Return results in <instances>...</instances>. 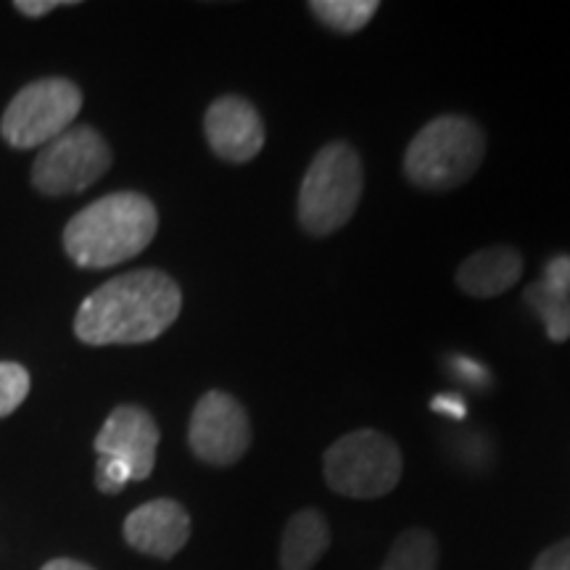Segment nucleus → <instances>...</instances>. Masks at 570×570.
<instances>
[{
  "instance_id": "obj_6",
  "label": "nucleus",
  "mask_w": 570,
  "mask_h": 570,
  "mask_svg": "<svg viewBox=\"0 0 570 570\" xmlns=\"http://www.w3.org/2000/svg\"><path fill=\"white\" fill-rule=\"evenodd\" d=\"M82 109V90L63 77H46L21 88L0 119V135L11 148H42L69 130Z\"/></svg>"
},
{
  "instance_id": "obj_4",
  "label": "nucleus",
  "mask_w": 570,
  "mask_h": 570,
  "mask_svg": "<svg viewBox=\"0 0 570 570\" xmlns=\"http://www.w3.org/2000/svg\"><path fill=\"white\" fill-rule=\"evenodd\" d=\"M365 175L362 159L348 142H327L309 169L298 190V223L315 238L341 230L360 206Z\"/></svg>"
},
{
  "instance_id": "obj_12",
  "label": "nucleus",
  "mask_w": 570,
  "mask_h": 570,
  "mask_svg": "<svg viewBox=\"0 0 570 570\" xmlns=\"http://www.w3.org/2000/svg\"><path fill=\"white\" fill-rule=\"evenodd\" d=\"M523 275V256L510 246H489L468 256L458 269V285L468 296L491 298L510 291Z\"/></svg>"
},
{
  "instance_id": "obj_20",
  "label": "nucleus",
  "mask_w": 570,
  "mask_h": 570,
  "mask_svg": "<svg viewBox=\"0 0 570 570\" xmlns=\"http://www.w3.org/2000/svg\"><path fill=\"white\" fill-rule=\"evenodd\" d=\"M531 570H570V537L541 552Z\"/></svg>"
},
{
  "instance_id": "obj_2",
  "label": "nucleus",
  "mask_w": 570,
  "mask_h": 570,
  "mask_svg": "<svg viewBox=\"0 0 570 570\" xmlns=\"http://www.w3.org/2000/svg\"><path fill=\"white\" fill-rule=\"evenodd\" d=\"M159 230L151 198L132 190L98 198L63 227V248L77 267L106 269L146 252Z\"/></svg>"
},
{
  "instance_id": "obj_17",
  "label": "nucleus",
  "mask_w": 570,
  "mask_h": 570,
  "mask_svg": "<svg viewBox=\"0 0 570 570\" xmlns=\"http://www.w3.org/2000/svg\"><path fill=\"white\" fill-rule=\"evenodd\" d=\"M30 394V373L17 362H0V417L17 412Z\"/></svg>"
},
{
  "instance_id": "obj_9",
  "label": "nucleus",
  "mask_w": 570,
  "mask_h": 570,
  "mask_svg": "<svg viewBox=\"0 0 570 570\" xmlns=\"http://www.w3.org/2000/svg\"><path fill=\"white\" fill-rule=\"evenodd\" d=\"M156 446H159V425L135 404L114 410L96 436V452L122 460L130 468L132 481H146L154 473Z\"/></svg>"
},
{
  "instance_id": "obj_8",
  "label": "nucleus",
  "mask_w": 570,
  "mask_h": 570,
  "mask_svg": "<svg viewBox=\"0 0 570 570\" xmlns=\"http://www.w3.org/2000/svg\"><path fill=\"white\" fill-rule=\"evenodd\" d=\"M188 444L202 462L235 465L252 446V423L244 404L225 391L204 394L190 417Z\"/></svg>"
},
{
  "instance_id": "obj_7",
  "label": "nucleus",
  "mask_w": 570,
  "mask_h": 570,
  "mask_svg": "<svg viewBox=\"0 0 570 570\" xmlns=\"http://www.w3.org/2000/svg\"><path fill=\"white\" fill-rule=\"evenodd\" d=\"M111 167V148L92 127H69L42 146L32 167V185L46 196H75L101 180Z\"/></svg>"
},
{
  "instance_id": "obj_14",
  "label": "nucleus",
  "mask_w": 570,
  "mask_h": 570,
  "mask_svg": "<svg viewBox=\"0 0 570 570\" xmlns=\"http://www.w3.org/2000/svg\"><path fill=\"white\" fill-rule=\"evenodd\" d=\"M439 544L436 537L425 529H410L394 541L381 570H436Z\"/></svg>"
},
{
  "instance_id": "obj_19",
  "label": "nucleus",
  "mask_w": 570,
  "mask_h": 570,
  "mask_svg": "<svg viewBox=\"0 0 570 570\" xmlns=\"http://www.w3.org/2000/svg\"><path fill=\"white\" fill-rule=\"evenodd\" d=\"M449 370H452L454 375L460 377V381H465L468 386H475V389H487L491 383V375L489 370L479 365L475 360H470V356H462V354H454L449 356Z\"/></svg>"
},
{
  "instance_id": "obj_1",
  "label": "nucleus",
  "mask_w": 570,
  "mask_h": 570,
  "mask_svg": "<svg viewBox=\"0 0 570 570\" xmlns=\"http://www.w3.org/2000/svg\"><path fill=\"white\" fill-rule=\"evenodd\" d=\"M180 285L161 269H135L92 291L77 309L75 333L88 346L148 344L180 317Z\"/></svg>"
},
{
  "instance_id": "obj_24",
  "label": "nucleus",
  "mask_w": 570,
  "mask_h": 570,
  "mask_svg": "<svg viewBox=\"0 0 570 570\" xmlns=\"http://www.w3.org/2000/svg\"><path fill=\"white\" fill-rule=\"evenodd\" d=\"M42 570H96V568L85 566V562H80V560L56 558V560H51V562H46V566H42Z\"/></svg>"
},
{
  "instance_id": "obj_16",
  "label": "nucleus",
  "mask_w": 570,
  "mask_h": 570,
  "mask_svg": "<svg viewBox=\"0 0 570 570\" xmlns=\"http://www.w3.org/2000/svg\"><path fill=\"white\" fill-rule=\"evenodd\" d=\"M381 3L377 0H312L309 11L333 32L354 35L365 30Z\"/></svg>"
},
{
  "instance_id": "obj_3",
  "label": "nucleus",
  "mask_w": 570,
  "mask_h": 570,
  "mask_svg": "<svg viewBox=\"0 0 570 570\" xmlns=\"http://www.w3.org/2000/svg\"><path fill=\"white\" fill-rule=\"evenodd\" d=\"M487 156V135L473 119L444 114L412 138L404 154V175L423 190H452L479 173Z\"/></svg>"
},
{
  "instance_id": "obj_23",
  "label": "nucleus",
  "mask_w": 570,
  "mask_h": 570,
  "mask_svg": "<svg viewBox=\"0 0 570 570\" xmlns=\"http://www.w3.org/2000/svg\"><path fill=\"white\" fill-rule=\"evenodd\" d=\"M431 407H433V412H439V415L452 417V420H465V412H468L465 399L458 394H441L433 399Z\"/></svg>"
},
{
  "instance_id": "obj_22",
  "label": "nucleus",
  "mask_w": 570,
  "mask_h": 570,
  "mask_svg": "<svg viewBox=\"0 0 570 570\" xmlns=\"http://www.w3.org/2000/svg\"><path fill=\"white\" fill-rule=\"evenodd\" d=\"M61 6H75V3H63V0H17L13 9H17L21 17L40 19V17H48V13L56 9H61Z\"/></svg>"
},
{
  "instance_id": "obj_5",
  "label": "nucleus",
  "mask_w": 570,
  "mask_h": 570,
  "mask_svg": "<svg viewBox=\"0 0 570 570\" xmlns=\"http://www.w3.org/2000/svg\"><path fill=\"white\" fill-rule=\"evenodd\" d=\"M402 470L396 441L373 428L346 433L325 452L327 487L352 499L386 497L402 481Z\"/></svg>"
},
{
  "instance_id": "obj_10",
  "label": "nucleus",
  "mask_w": 570,
  "mask_h": 570,
  "mask_svg": "<svg viewBox=\"0 0 570 570\" xmlns=\"http://www.w3.org/2000/svg\"><path fill=\"white\" fill-rule=\"evenodd\" d=\"M204 132L219 159L246 164L265 148V122L252 101L240 96L217 98L204 117Z\"/></svg>"
},
{
  "instance_id": "obj_11",
  "label": "nucleus",
  "mask_w": 570,
  "mask_h": 570,
  "mask_svg": "<svg viewBox=\"0 0 570 570\" xmlns=\"http://www.w3.org/2000/svg\"><path fill=\"white\" fill-rule=\"evenodd\" d=\"M125 539L132 550L169 560L188 544L190 515L175 499H154L140 504L125 520Z\"/></svg>"
},
{
  "instance_id": "obj_13",
  "label": "nucleus",
  "mask_w": 570,
  "mask_h": 570,
  "mask_svg": "<svg viewBox=\"0 0 570 570\" xmlns=\"http://www.w3.org/2000/svg\"><path fill=\"white\" fill-rule=\"evenodd\" d=\"M327 547H331V529L323 512H296L281 539V570H312Z\"/></svg>"
},
{
  "instance_id": "obj_15",
  "label": "nucleus",
  "mask_w": 570,
  "mask_h": 570,
  "mask_svg": "<svg viewBox=\"0 0 570 570\" xmlns=\"http://www.w3.org/2000/svg\"><path fill=\"white\" fill-rule=\"evenodd\" d=\"M525 304L541 317L547 327V336L552 341H568L570 338V296L562 291L552 288L544 281L531 283L525 288Z\"/></svg>"
},
{
  "instance_id": "obj_18",
  "label": "nucleus",
  "mask_w": 570,
  "mask_h": 570,
  "mask_svg": "<svg viewBox=\"0 0 570 570\" xmlns=\"http://www.w3.org/2000/svg\"><path fill=\"white\" fill-rule=\"evenodd\" d=\"M130 481H132V473L122 460L98 454V465H96L98 491H104V494H119V491H122Z\"/></svg>"
},
{
  "instance_id": "obj_21",
  "label": "nucleus",
  "mask_w": 570,
  "mask_h": 570,
  "mask_svg": "<svg viewBox=\"0 0 570 570\" xmlns=\"http://www.w3.org/2000/svg\"><path fill=\"white\" fill-rule=\"evenodd\" d=\"M541 281L570 296V256L560 254V256H554V259L547 262L544 277H541Z\"/></svg>"
}]
</instances>
